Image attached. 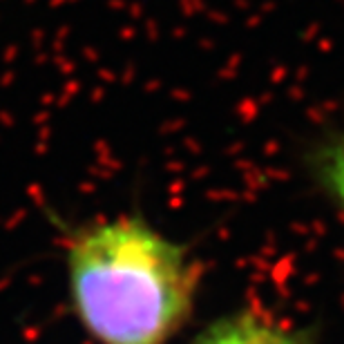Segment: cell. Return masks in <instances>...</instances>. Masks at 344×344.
<instances>
[{"mask_svg": "<svg viewBox=\"0 0 344 344\" xmlns=\"http://www.w3.org/2000/svg\"><path fill=\"white\" fill-rule=\"evenodd\" d=\"M192 344H297L291 335L255 318L253 313H242L219 320L206 328Z\"/></svg>", "mask_w": 344, "mask_h": 344, "instance_id": "obj_2", "label": "cell"}, {"mask_svg": "<svg viewBox=\"0 0 344 344\" xmlns=\"http://www.w3.org/2000/svg\"><path fill=\"white\" fill-rule=\"evenodd\" d=\"M67 270L76 313L101 344H165L195 306L199 273L185 248L139 219L83 230Z\"/></svg>", "mask_w": 344, "mask_h": 344, "instance_id": "obj_1", "label": "cell"}, {"mask_svg": "<svg viewBox=\"0 0 344 344\" xmlns=\"http://www.w3.org/2000/svg\"><path fill=\"white\" fill-rule=\"evenodd\" d=\"M318 168L322 181L344 210V134H338L322 145Z\"/></svg>", "mask_w": 344, "mask_h": 344, "instance_id": "obj_3", "label": "cell"}]
</instances>
